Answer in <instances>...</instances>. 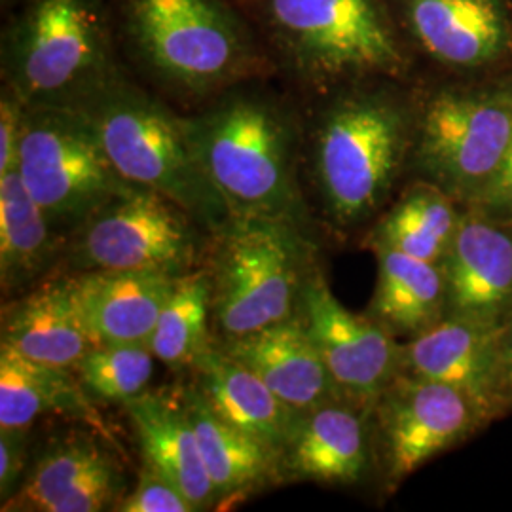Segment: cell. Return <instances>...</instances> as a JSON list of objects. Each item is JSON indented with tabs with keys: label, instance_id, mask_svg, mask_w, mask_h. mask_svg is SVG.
Returning <instances> with one entry per match:
<instances>
[{
	"label": "cell",
	"instance_id": "obj_1",
	"mask_svg": "<svg viewBox=\"0 0 512 512\" xmlns=\"http://www.w3.org/2000/svg\"><path fill=\"white\" fill-rule=\"evenodd\" d=\"M184 120L203 173L230 217L304 228L308 219L294 171L293 131L272 105L241 95Z\"/></svg>",
	"mask_w": 512,
	"mask_h": 512
},
{
	"label": "cell",
	"instance_id": "obj_2",
	"mask_svg": "<svg viewBox=\"0 0 512 512\" xmlns=\"http://www.w3.org/2000/svg\"><path fill=\"white\" fill-rule=\"evenodd\" d=\"M416 118L385 93H357L330 107L315 143L323 217L340 234L376 219L414 150Z\"/></svg>",
	"mask_w": 512,
	"mask_h": 512
},
{
	"label": "cell",
	"instance_id": "obj_3",
	"mask_svg": "<svg viewBox=\"0 0 512 512\" xmlns=\"http://www.w3.org/2000/svg\"><path fill=\"white\" fill-rule=\"evenodd\" d=\"M74 107L88 116L110 162L128 183L177 203L209 234L232 219L203 173L184 118L145 93L110 80Z\"/></svg>",
	"mask_w": 512,
	"mask_h": 512
},
{
	"label": "cell",
	"instance_id": "obj_4",
	"mask_svg": "<svg viewBox=\"0 0 512 512\" xmlns=\"http://www.w3.org/2000/svg\"><path fill=\"white\" fill-rule=\"evenodd\" d=\"M211 236V325L220 340L298 317L313 272V245L302 226L232 217Z\"/></svg>",
	"mask_w": 512,
	"mask_h": 512
},
{
	"label": "cell",
	"instance_id": "obj_5",
	"mask_svg": "<svg viewBox=\"0 0 512 512\" xmlns=\"http://www.w3.org/2000/svg\"><path fill=\"white\" fill-rule=\"evenodd\" d=\"M18 173L55 228L69 234L135 188L110 162L88 116L65 105L27 107Z\"/></svg>",
	"mask_w": 512,
	"mask_h": 512
},
{
	"label": "cell",
	"instance_id": "obj_6",
	"mask_svg": "<svg viewBox=\"0 0 512 512\" xmlns=\"http://www.w3.org/2000/svg\"><path fill=\"white\" fill-rule=\"evenodd\" d=\"M207 232L183 207L135 186L69 234L59 266L63 274L92 270H196Z\"/></svg>",
	"mask_w": 512,
	"mask_h": 512
},
{
	"label": "cell",
	"instance_id": "obj_7",
	"mask_svg": "<svg viewBox=\"0 0 512 512\" xmlns=\"http://www.w3.org/2000/svg\"><path fill=\"white\" fill-rule=\"evenodd\" d=\"M512 147V101L494 92H440L416 118L420 179L467 207Z\"/></svg>",
	"mask_w": 512,
	"mask_h": 512
},
{
	"label": "cell",
	"instance_id": "obj_8",
	"mask_svg": "<svg viewBox=\"0 0 512 512\" xmlns=\"http://www.w3.org/2000/svg\"><path fill=\"white\" fill-rule=\"evenodd\" d=\"M374 458L393 492L427 461L471 439L490 421L452 385L399 374L370 410Z\"/></svg>",
	"mask_w": 512,
	"mask_h": 512
},
{
	"label": "cell",
	"instance_id": "obj_9",
	"mask_svg": "<svg viewBox=\"0 0 512 512\" xmlns=\"http://www.w3.org/2000/svg\"><path fill=\"white\" fill-rule=\"evenodd\" d=\"M272 16L300 63L325 80L404 69L378 0H272Z\"/></svg>",
	"mask_w": 512,
	"mask_h": 512
},
{
	"label": "cell",
	"instance_id": "obj_10",
	"mask_svg": "<svg viewBox=\"0 0 512 512\" xmlns=\"http://www.w3.org/2000/svg\"><path fill=\"white\" fill-rule=\"evenodd\" d=\"M133 29L150 63L194 92L220 86L243 57L234 21L213 0H133Z\"/></svg>",
	"mask_w": 512,
	"mask_h": 512
},
{
	"label": "cell",
	"instance_id": "obj_11",
	"mask_svg": "<svg viewBox=\"0 0 512 512\" xmlns=\"http://www.w3.org/2000/svg\"><path fill=\"white\" fill-rule=\"evenodd\" d=\"M99 27L84 0H42L27 19L16 63L19 99L74 107L105 80Z\"/></svg>",
	"mask_w": 512,
	"mask_h": 512
},
{
	"label": "cell",
	"instance_id": "obj_12",
	"mask_svg": "<svg viewBox=\"0 0 512 512\" xmlns=\"http://www.w3.org/2000/svg\"><path fill=\"white\" fill-rule=\"evenodd\" d=\"M300 317L340 395L372 410L403 368V344L370 315L349 311L313 268L300 304Z\"/></svg>",
	"mask_w": 512,
	"mask_h": 512
},
{
	"label": "cell",
	"instance_id": "obj_13",
	"mask_svg": "<svg viewBox=\"0 0 512 512\" xmlns=\"http://www.w3.org/2000/svg\"><path fill=\"white\" fill-rule=\"evenodd\" d=\"M446 317L499 327L512 315V226L465 207L442 260Z\"/></svg>",
	"mask_w": 512,
	"mask_h": 512
},
{
	"label": "cell",
	"instance_id": "obj_14",
	"mask_svg": "<svg viewBox=\"0 0 512 512\" xmlns=\"http://www.w3.org/2000/svg\"><path fill=\"white\" fill-rule=\"evenodd\" d=\"M374 459L370 410L336 399L304 412L283 452V476L321 484H357Z\"/></svg>",
	"mask_w": 512,
	"mask_h": 512
},
{
	"label": "cell",
	"instance_id": "obj_15",
	"mask_svg": "<svg viewBox=\"0 0 512 512\" xmlns=\"http://www.w3.org/2000/svg\"><path fill=\"white\" fill-rule=\"evenodd\" d=\"M69 275L74 300L97 344H148L181 275L162 270H92Z\"/></svg>",
	"mask_w": 512,
	"mask_h": 512
},
{
	"label": "cell",
	"instance_id": "obj_16",
	"mask_svg": "<svg viewBox=\"0 0 512 512\" xmlns=\"http://www.w3.org/2000/svg\"><path fill=\"white\" fill-rule=\"evenodd\" d=\"M497 329L446 317L403 344L401 374L456 387L471 397L492 423L499 418L495 401Z\"/></svg>",
	"mask_w": 512,
	"mask_h": 512
},
{
	"label": "cell",
	"instance_id": "obj_17",
	"mask_svg": "<svg viewBox=\"0 0 512 512\" xmlns=\"http://www.w3.org/2000/svg\"><path fill=\"white\" fill-rule=\"evenodd\" d=\"M219 344L239 363L251 368L283 403L302 414L344 399L300 313L289 321L232 340H220Z\"/></svg>",
	"mask_w": 512,
	"mask_h": 512
},
{
	"label": "cell",
	"instance_id": "obj_18",
	"mask_svg": "<svg viewBox=\"0 0 512 512\" xmlns=\"http://www.w3.org/2000/svg\"><path fill=\"white\" fill-rule=\"evenodd\" d=\"M0 338L33 361L69 370L97 346L65 274L4 304Z\"/></svg>",
	"mask_w": 512,
	"mask_h": 512
},
{
	"label": "cell",
	"instance_id": "obj_19",
	"mask_svg": "<svg viewBox=\"0 0 512 512\" xmlns=\"http://www.w3.org/2000/svg\"><path fill=\"white\" fill-rule=\"evenodd\" d=\"M423 48L440 63L480 69L512 54V12L505 0H410Z\"/></svg>",
	"mask_w": 512,
	"mask_h": 512
},
{
	"label": "cell",
	"instance_id": "obj_20",
	"mask_svg": "<svg viewBox=\"0 0 512 512\" xmlns=\"http://www.w3.org/2000/svg\"><path fill=\"white\" fill-rule=\"evenodd\" d=\"M192 385L222 420L281 454L302 412L283 403L251 368L213 342L192 366Z\"/></svg>",
	"mask_w": 512,
	"mask_h": 512
},
{
	"label": "cell",
	"instance_id": "obj_21",
	"mask_svg": "<svg viewBox=\"0 0 512 512\" xmlns=\"http://www.w3.org/2000/svg\"><path fill=\"white\" fill-rule=\"evenodd\" d=\"M143 459L169 476L196 511L217 507L215 490L203 465L194 425L181 391H145L124 404Z\"/></svg>",
	"mask_w": 512,
	"mask_h": 512
},
{
	"label": "cell",
	"instance_id": "obj_22",
	"mask_svg": "<svg viewBox=\"0 0 512 512\" xmlns=\"http://www.w3.org/2000/svg\"><path fill=\"white\" fill-rule=\"evenodd\" d=\"M181 395L198 437L217 507L243 501L281 480L283 459L279 452L222 420L194 385L183 387Z\"/></svg>",
	"mask_w": 512,
	"mask_h": 512
},
{
	"label": "cell",
	"instance_id": "obj_23",
	"mask_svg": "<svg viewBox=\"0 0 512 512\" xmlns=\"http://www.w3.org/2000/svg\"><path fill=\"white\" fill-rule=\"evenodd\" d=\"M42 416H69L107 433L74 370L38 363L0 344V429H31Z\"/></svg>",
	"mask_w": 512,
	"mask_h": 512
},
{
	"label": "cell",
	"instance_id": "obj_24",
	"mask_svg": "<svg viewBox=\"0 0 512 512\" xmlns=\"http://www.w3.org/2000/svg\"><path fill=\"white\" fill-rule=\"evenodd\" d=\"M67 238L40 209L18 169L0 175V285L4 296L27 291L59 264Z\"/></svg>",
	"mask_w": 512,
	"mask_h": 512
},
{
	"label": "cell",
	"instance_id": "obj_25",
	"mask_svg": "<svg viewBox=\"0 0 512 512\" xmlns=\"http://www.w3.org/2000/svg\"><path fill=\"white\" fill-rule=\"evenodd\" d=\"M378 256V283L366 315L393 336L412 338L446 319V277L442 264L372 247Z\"/></svg>",
	"mask_w": 512,
	"mask_h": 512
},
{
	"label": "cell",
	"instance_id": "obj_26",
	"mask_svg": "<svg viewBox=\"0 0 512 512\" xmlns=\"http://www.w3.org/2000/svg\"><path fill=\"white\" fill-rule=\"evenodd\" d=\"M465 207L429 181L410 184L382 219L376 220L366 245L391 247L425 262L442 264Z\"/></svg>",
	"mask_w": 512,
	"mask_h": 512
},
{
	"label": "cell",
	"instance_id": "obj_27",
	"mask_svg": "<svg viewBox=\"0 0 512 512\" xmlns=\"http://www.w3.org/2000/svg\"><path fill=\"white\" fill-rule=\"evenodd\" d=\"M114 459L103 440L90 431L55 437L29 465L18 490L2 503V511L50 512L55 501Z\"/></svg>",
	"mask_w": 512,
	"mask_h": 512
},
{
	"label": "cell",
	"instance_id": "obj_28",
	"mask_svg": "<svg viewBox=\"0 0 512 512\" xmlns=\"http://www.w3.org/2000/svg\"><path fill=\"white\" fill-rule=\"evenodd\" d=\"M209 325L211 277L207 268H196L177 279L148 338V348L165 366L192 370L215 342L209 338Z\"/></svg>",
	"mask_w": 512,
	"mask_h": 512
},
{
	"label": "cell",
	"instance_id": "obj_29",
	"mask_svg": "<svg viewBox=\"0 0 512 512\" xmlns=\"http://www.w3.org/2000/svg\"><path fill=\"white\" fill-rule=\"evenodd\" d=\"M154 359L148 344H97L74 372L93 401L126 404L147 391Z\"/></svg>",
	"mask_w": 512,
	"mask_h": 512
},
{
	"label": "cell",
	"instance_id": "obj_30",
	"mask_svg": "<svg viewBox=\"0 0 512 512\" xmlns=\"http://www.w3.org/2000/svg\"><path fill=\"white\" fill-rule=\"evenodd\" d=\"M116 512H198L183 490L143 459L133 492L124 495Z\"/></svg>",
	"mask_w": 512,
	"mask_h": 512
},
{
	"label": "cell",
	"instance_id": "obj_31",
	"mask_svg": "<svg viewBox=\"0 0 512 512\" xmlns=\"http://www.w3.org/2000/svg\"><path fill=\"white\" fill-rule=\"evenodd\" d=\"M126 482L118 461L107 465L86 476L73 490H69L59 501H55L50 512H101L114 511L116 505L124 499Z\"/></svg>",
	"mask_w": 512,
	"mask_h": 512
},
{
	"label": "cell",
	"instance_id": "obj_32",
	"mask_svg": "<svg viewBox=\"0 0 512 512\" xmlns=\"http://www.w3.org/2000/svg\"><path fill=\"white\" fill-rule=\"evenodd\" d=\"M31 429H0V499L2 503L18 490L27 473Z\"/></svg>",
	"mask_w": 512,
	"mask_h": 512
},
{
	"label": "cell",
	"instance_id": "obj_33",
	"mask_svg": "<svg viewBox=\"0 0 512 512\" xmlns=\"http://www.w3.org/2000/svg\"><path fill=\"white\" fill-rule=\"evenodd\" d=\"M467 207L488 219L512 226V147L492 179Z\"/></svg>",
	"mask_w": 512,
	"mask_h": 512
},
{
	"label": "cell",
	"instance_id": "obj_34",
	"mask_svg": "<svg viewBox=\"0 0 512 512\" xmlns=\"http://www.w3.org/2000/svg\"><path fill=\"white\" fill-rule=\"evenodd\" d=\"M23 101L12 95L0 105V175L18 169L19 139L23 128Z\"/></svg>",
	"mask_w": 512,
	"mask_h": 512
},
{
	"label": "cell",
	"instance_id": "obj_35",
	"mask_svg": "<svg viewBox=\"0 0 512 512\" xmlns=\"http://www.w3.org/2000/svg\"><path fill=\"white\" fill-rule=\"evenodd\" d=\"M495 401L497 414L512 412V315L497 329V363H495Z\"/></svg>",
	"mask_w": 512,
	"mask_h": 512
},
{
	"label": "cell",
	"instance_id": "obj_36",
	"mask_svg": "<svg viewBox=\"0 0 512 512\" xmlns=\"http://www.w3.org/2000/svg\"><path fill=\"white\" fill-rule=\"evenodd\" d=\"M499 90H501V92L505 93V95H507V97H509V99H511V101H512V90H511V88H507V86H501V88H499Z\"/></svg>",
	"mask_w": 512,
	"mask_h": 512
},
{
	"label": "cell",
	"instance_id": "obj_37",
	"mask_svg": "<svg viewBox=\"0 0 512 512\" xmlns=\"http://www.w3.org/2000/svg\"><path fill=\"white\" fill-rule=\"evenodd\" d=\"M505 86H507V88H511L512 90V82H509V84H505Z\"/></svg>",
	"mask_w": 512,
	"mask_h": 512
}]
</instances>
